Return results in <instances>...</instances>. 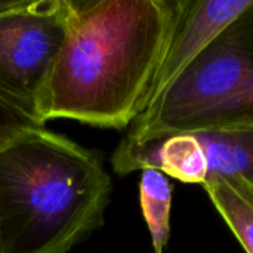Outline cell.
<instances>
[{
  "label": "cell",
  "instance_id": "6da1fadb",
  "mask_svg": "<svg viewBox=\"0 0 253 253\" xmlns=\"http://www.w3.org/2000/svg\"><path fill=\"white\" fill-rule=\"evenodd\" d=\"M181 0L73 1L36 114L125 129L147 108Z\"/></svg>",
  "mask_w": 253,
  "mask_h": 253
},
{
  "label": "cell",
  "instance_id": "7a4b0ae2",
  "mask_svg": "<svg viewBox=\"0 0 253 253\" xmlns=\"http://www.w3.org/2000/svg\"><path fill=\"white\" fill-rule=\"evenodd\" d=\"M113 184L102 160L30 127L0 148V253H68L104 219Z\"/></svg>",
  "mask_w": 253,
  "mask_h": 253
},
{
  "label": "cell",
  "instance_id": "3957f363",
  "mask_svg": "<svg viewBox=\"0 0 253 253\" xmlns=\"http://www.w3.org/2000/svg\"><path fill=\"white\" fill-rule=\"evenodd\" d=\"M253 126V7L228 27L132 125L122 139L157 144Z\"/></svg>",
  "mask_w": 253,
  "mask_h": 253
},
{
  "label": "cell",
  "instance_id": "277c9868",
  "mask_svg": "<svg viewBox=\"0 0 253 253\" xmlns=\"http://www.w3.org/2000/svg\"><path fill=\"white\" fill-rule=\"evenodd\" d=\"M71 13L70 0H0V98L37 122L39 95Z\"/></svg>",
  "mask_w": 253,
  "mask_h": 253
},
{
  "label": "cell",
  "instance_id": "5b68a950",
  "mask_svg": "<svg viewBox=\"0 0 253 253\" xmlns=\"http://www.w3.org/2000/svg\"><path fill=\"white\" fill-rule=\"evenodd\" d=\"M252 7L253 0H181L179 15L153 83L147 108Z\"/></svg>",
  "mask_w": 253,
  "mask_h": 253
},
{
  "label": "cell",
  "instance_id": "8992f818",
  "mask_svg": "<svg viewBox=\"0 0 253 253\" xmlns=\"http://www.w3.org/2000/svg\"><path fill=\"white\" fill-rule=\"evenodd\" d=\"M206 194L246 253H253V184L239 175L209 172Z\"/></svg>",
  "mask_w": 253,
  "mask_h": 253
},
{
  "label": "cell",
  "instance_id": "52a82bcc",
  "mask_svg": "<svg viewBox=\"0 0 253 253\" xmlns=\"http://www.w3.org/2000/svg\"><path fill=\"white\" fill-rule=\"evenodd\" d=\"M196 136L206 150L211 172L239 175L253 184V132L228 130Z\"/></svg>",
  "mask_w": 253,
  "mask_h": 253
},
{
  "label": "cell",
  "instance_id": "ba28073f",
  "mask_svg": "<svg viewBox=\"0 0 253 253\" xmlns=\"http://www.w3.org/2000/svg\"><path fill=\"white\" fill-rule=\"evenodd\" d=\"M139 205L151 236L154 253H163L169 240L172 209V185L165 173L156 169L142 170Z\"/></svg>",
  "mask_w": 253,
  "mask_h": 253
},
{
  "label": "cell",
  "instance_id": "9c48e42d",
  "mask_svg": "<svg viewBox=\"0 0 253 253\" xmlns=\"http://www.w3.org/2000/svg\"><path fill=\"white\" fill-rule=\"evenodd\" d=\"M39 126L43 125H40L30 114L15 108L13 105L7 104L0 98V148L12 138H15L18 133L30 127H39Z\"/></svg>",
  "mask_w": 253,
  "mask_h": 253
},
{
  "label": "cell",
  "instance_id": "30bf717a",
  "mask_svg": "<svg viewBox=\"0 0 253 253\" xmlns=\"http://www.w3.org/2000/svg\"><path fill=\"white\" fill-rule=\"evenodd\" d=\"M240 130H251V132H253V126H249V127H246V129H240Z\"/></svg>",
  "mask_w": 253,
  "mask_h": 253
}]
</instances>
